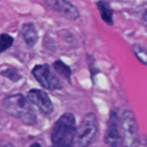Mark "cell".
<instances>
[{"mask_svg":"<svg viewBox=\"0 0 147 147\" xmlns=\"http://www.w3.org/2000/svg\"><path fill=\"white\" fill-rule=\"evenodd\" d=\"M3 108L9 116L19 120L26 126H34L37 122V116L31 102L22 94L6 96L3 101Z\"/></svg>","mask_w":147,"mask_h":147,"instance_id":"cell-1","label":"cell"},{"mask_svg":"<svg viewBox=\"0 0 147 147\" xmlns=\"http://www.w3.org/2000/svg\"><path fill=\"white\" fill-rule=\"evenodd\" d=\"M76 133L77 123L74 115L71 113L63 114L52 129V147H75Z\"/></svg>","mask_w":147,"mask_h":147,"instance_id":"cell-2","label":"cell"},{"mask_svg":"<svg viewBox=\"0 0 147 147\" xmlns=\"http://www.w3.org/2000/svg\"><path fill=\"white\" fill-rule=\"evenodd\" d=\"M98 134V120L96 115L90 112L86 114L77 127L75 147H90L96 140Z\"/></svg>","mask_w":147,"mask_h":147,"instance_id":"cell-3","label":"cell"},{"mask_svg":"<svg viewBox=\"0 0 147 147\" xmlns=\"http://www.w3.org/2000/svg\"><path fill=\"white\" fill-rule=\"evenodd\" d=\"M122 137V147H140V135L139 126L134 113L127 109L123 112L121 119Z\"/></svg>","mask_w":147,"mask_h":147,"instance_id":"cell-4","label":"cell"},{"mask_svg":"<svg viewBox=\"0 0 147 147\" xmlns=\"http://www.w3.org/2000/svg\"><path fill=\"white\" fill-rule=\"evenodd\" d=\"M32 75L45 90L53 91L59 90L63 88L59 78L53 72L50 66L47 64L36 65L32 69Z\"/></svg>","mask_w":147,"mask_h":147,"instance_id":"cell-5","label":"cell"},{"mask_svg":"<svg viewBox=\"0 0 147 147\" xmlns=\"http://www.w3.org/2000/svg\"><path fill=\"white\" fill-rule=\"evenodd\" d=\"M104 134V143L109 147H122V137L119 127L121 121L115 111H111Z\"/></svg>","mask_w":147,"mask_h":147,"instance_id":"cell-6","label":"cell"},{"mask_svg":"<svg viewBox=\"0 0 147 147\" xmlns=\"http://www.w3.org/2000/svg\"><path fill=\"white\" fill-rule=\"evenodd\" d=\"M27 98L31 104L36 106L42 114L46 115H50L53 114L54 110L53 103L49 96L44 90L32 89L27 93Z\"/></svg>","mask_w":147,"mask_h":147,"instance_id":"cell-7","label":"cell"},{"mask_svg":"<svg viewBox=\"0 0 147 147\" xmlns=\"http://www.w3.org/2000/svg\"><path fill=\"white\" fill-rule=\"evenodd\" d=\"M47 6L70 21H76L80 14L78 8L68 0H43Z\"/></svg>","mask_w":147,"mask_h":147,"instance_id":"cell-8","label":"cell"},{"mask_svg":"<svg viewBox=\"0 0 147 147\" xmlns=\"http://www.w3.org/2000/svg\"><path fill=\"white\" fill-rule=\"evenodd\" d=\"M20 34H21L25 44L29 48H32L33 47H34L36 45L39 36H38L37 29L34 23H32V22L24 23L21 28Z\"/></svg>","mask_w":147,"mask_h":147,"instance_id":"cell-9","label":"cell"},{"mask_svg":"<svg viewBox=\"0 0 147 147\" xmlns=\"http://www.w3.org/2000/svg\"><path fill=\"white\" fill-rule=\"evenodd\" d=\"M97 9L101 14L102 20L109 25H113V9L110 7V4L105 0H100L96 3Z\"/></svg>","mask_w":147,"mask_h":147,"instance_id":"cell-10","label":"cell"},{"mask_svg":"<svg viewBox=\"0 0 147 147\" xmlns=\"http://www.w3.org/2000/svg\"><path fill=\"white\" fill-rule=\"evenodd\" d=\"M53 68L59 76H61L66 81L71 83V70L66 64H65L62 60H56L53 63Z\"/></svg>","mask_w":147,"mask_h":147,"instance_id":"cell-11","label":"cell"},{"mask_svg":"<svg viewBox=\"0 0 147 147\" xmlns=\"http://www.w3.org/2000/svg\"><path fill=\"white\" fill-rule=\"evenodd\" d=\"M133 52L135 54L136 58L144 65H147V49L140 45L135 44L132 47Z\"/></svg>","mask_w":147,"mask_h":147,"instance_id":"cell-12","label":"cell"},{"mask_svg":"<svg viewBox=\"0 0 147 147\" xmlns=\"http://www.w3.org/2000/svg\"><path fill=\"white\" fill-rule=\"evenodd\" d=\"M14 43V39L8 34H0V54L8 50Z\"/></svg>","mask_w":147,"mask_h":147,"instance_id":"cell-13","label":"cell"},{"mask_svg":"<svg viewBox=\"0 0 147 147\" xmlns=\"http://www.w3.org/2000/svg\"><path fill=\"white\" fill-rule=\"evenodd\" d=\"M0 74H1L3 77L7 78H9L10 81L15 82V83H16V82L20 81V80H21V78H22L21 74H20V73H19L16 69H12V68L6 69V70H4V71H1V72H0Z\"/></svg>","mask_w":147,"mask_h":147,"instance_id":"cell-14","label":"cell"},{"mask_svg":"<svg viewBox=\"0 0 147 147\" xmlns=\"http://www.w3.org/2000/svg\"><path fill=\"white\" fill-rule=\"evenodd\" d=\"M0 147H15V146H14L11 143H9V142L0 140Z\"/></svg>","mask_w":147,"mask_h":147,"instance_id":"cell-15","label":"cell"},{"mask_svg":"<svg viewBox=\"0 0 147 147\" xmlns=\"http://www.w3.org/2000/svg\"><path fill=\"white\" fill-rule=\"evenodd\" d=\"M29 147H43L42 146H40L39 143H37V142H34V143H33V144H31Z\"/></svg>","mask_w":147,"mask_h":147,"instance_id":"cell-16","label":"cell"},{"mask_svg":"<svg viewBox=\"0 0 147 147\" xmlns=\"http://www.w3.org/2000/svg\"><path fill=\"white\" fill-rule=\"evenodd\" d=\"M143 20L145 21V22L147 24V9L145 11L144 13V16H143Z\"/></svg>","mask_w":147,"mask_h":147,"instance_id":"cell-17","label":"cell"}]
</instances>
